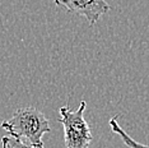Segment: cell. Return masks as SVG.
I'll list each match as a JSON object with an SVG mask.
<instances>
[{"instance_id": "7a4b0ae2", "label": "cell", "mask_w": 149, "mask_h": 148, "mask_svg": "<svg viewBox=\"0 0 149 148\" xmlns=\"http://www.w3.org/2000/svg\"><path fill=\"white\" fill-rule=\"evenodd\" d=\"M86 101L80 102L78 110L72 111L69 106L60 107V119L64 128L66 148H88L93 137L91 128L84 119Z\"/></svg>"}, {"instance_id": "3957f363", "label": "cell", "mask_w": 149, "mask_h": 148, "mask_svg": "<svg viewBox=\"0 0 149 148\" xmlns=\"http://www.w3.org/2000/svg\"><path fill=\"white\" fill-rule=\"evenodd\" d=\"M55 4L70 13L83 15L91 26L96 24L101 17L111 9L106 0H55Z\"/></svg>"}, {"instance_id": "277c9868", "label": "cell", "mask_w": 149, "mask_h": 148, "mask_svg": "<svg viewBox=\"0 0 149 148\" xmlns=\"http://www.w3.org/2000/svg\"><path fill=\"white\" fill-rule=\"evenodd\" d=\"M110 126H111V129H112V132L113 133H116L118 137L123 139V142L126 144V146L129 148H149V146H147V144H141V143H138L136 140H134L131 137H129V134L125 132V130L121 128L120 125H118V123H117V117L116 116H113L112 119L110 120Z\"/></svg>"}, {"instance_id": "5b68a950", "label": "cell", "mask_w": 149, "mask_h": 148, "mask_svg": "<svg viewBox=\"0 0 149 148\" xmlns=\"http://www.w3.org/2000/svg\"><path fill=\"white\" fill-rule=\"evenodd\" d=\"M1 143H3V148H37L32 144H27L24 142H22V139L17 137H12V135H4L1 138Z\"/></svg>"}, {"instance_id": "6da1fadb", "label": "cell", "mask_w": 149, "mask_h": 148, "mask_svg": "<svg viewBox=\"0 0 149 148\" xmlns=\"http://www.w3.org/2000/svg\"><path fill=\"white\" fill-rule=\"evenodd\" d=\"M1 128L9 135L28 140L37 148H43V134L51 132L47 117L33 106L18 109L8 121L1 123Z\"/></svg>"}]
</instances>
